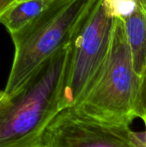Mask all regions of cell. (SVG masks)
Wrapping results in <instances>:
<instances>
[{
	"mask_svg": "<svg viewBox=\"0 0 146 147\" xmlns=\"http://www.w3.org/2000/svg\"><path fill=\"white\" fill-rule=\"evenodd\" d=\"M69 59L70 44L47 59L17 94H4L0 100V147L42 143L47 127L62 111Z\"/></svg>",
	"mask_w": 146,
	"mask_h": 147,
	"instance_id": "obj_1",
	"label": "cell"
},
{
	"mask_svg": "<svg viewBox=\"0 0 146 147\" xmlns=\"http://www.w3.org/2000/svg\"><path fill=\"white\" fill-rule=\"evenodd\" d=\"M97 0H54L39 16L10 34L14 59L4 88L5 95L17 94L40 66L68 46Z\"/></svg>",
	"mask_w": 146,
	"mask_h": 147,
	"instance_id": "obj_2",
	"label": "cell"
},
{
	"mask_svg": "<svg viewBox=\"0 0 146 147\" xmlns=\"http://www.w3.org/2000/svg\"><path fill=\"white\" fill-rule=\"evenodd\" d=\"M140 84L124 20L114 18L109 53L99 78L83 100L72 109L95 121L130 126L140 118Z\"/></svg>",
	"mask_w": 146,
	"mask_h": 147,
	"instance_id": "obj_3",
	"label": "cell"
},
{
	"mask_svg": "<svg viewBox=\"0 0 146 147\" xmlns=\"http://www.w3.org/2000/svg\"><path fill=\"white\" fill-rule=\"evenodd\" d=\"M114 18L97 0L70 43V59L61 109L78 105L96 84L107 60Z\"/></svg>",
	"mask_w": 146,
	"mask_h": 147,
	"instance_id": "obj_4",
	"label": "cell"
},
{
	"mask_svg": "<svg viewBox=\"0 0 146 147\" xmlns=\"http://www.w3.org/2000/svg\"><path fill=\"white\" fill-rule=\"evenodd\" d=\"M44 147H146L145 133L127 125L95 121L70 108L61 111L47 127Z\"/></svg>",
	"mask_w": 146,
	"mask_h": 147,
	"instance_id": "obj_5",
	"label": "cell"
},
{
	"mask_svg": "<svg viewBox=\"0 0 146 147\" xmlns=\"http://www.w3.org/2000/svg\"><path fill=\"white\" fill-rule=\"evenodd\" d=\"M132 16L124 20L135 71L141 77L146 67V0H135Z\"/></svg>",
	"mask_w": 146,
	"mask_h": 147,
	"instance_id": "obj_6",
	"label": "cell"
},
{
	"mask_svg": "<svg viewBox=\"0 0 146 147\" xmlns=\"http://www.w3.org/2000/svg\"><path fill=\"white\" fill-rule=\"evenodd\" d=\"M53 1L54 0L18 1L0 16V24L5 27L9 34L15 33L39 16Z\"/></svg>",
	"mask_w": 146,
	"mask_h": 147,
	"instance_id": "obj_7",
	"label": "cell"
},
{
	"mask_svg": "<svg viewBox=\"0 0 146 147\" xmlns=\"http://www.w3.org/2000/svg\"><path fill=\"white\" fill-rule=\"evenodd\" d=\"M107 13L112 18L127 19L135 10V0H103Z\"/></svg>",
	"mask_w": 146,
	"mask_h": 147,
	"instance_id": "obj_8",
	"label": "cell"
},
{
	"mask_svg": "<svg viewBox=\"0 0 146 147\" xmlns=\"http://www.w3.org/2000/svg\"><path fill=\"white\" fill-rule=\"evenodd\" d=\"M139 110H140V120L145 123L146 134V67L141 76L140 92H139Z\"/></svg>",
	"mask_w": 146,
	"mask_h": 147,
	"instance_id": "obj_9",
	"label": "cell"
},
{
	"mask_svg": "<svg viewBox=\"0 0 146 147\" xmlns=\"http://www.w3.org/2000/svg\"><path fill=\"white\" fill-rule=\"evenodd\" d=\"M19 0H0V16Z\"/></svg>",
	"mask_w": 146,
	"mask_h": 147,
	"instance_id": "obj_10",
	"label": "cell"
},
{
	"mask_svg": "<svg viewBox=\"0 0 146 147\" xmlns=\"http://www.w3.org/2000/svg\"><path fill=\"white\" fill-rule=\"evenodd\" d=\"M4 90H0V100L3 97V96H4Z\"/></svg>",
	"mask_w": 146,
	"mask_h": 147,
	"instance_id": "obj_11",
	"label": "cell"
},
{
	"mask_svg": "<svg viewBox=\"0 0 146 147\" xmlns=\"http://www.w3.org/2000/svg\"><path fill=\"white\" fill-rule=\"evenodd\" d=\"M33 147H44V146L42 145V143L41 144H39V145H37V146H33Z\"/></svg>",
	"mask_w": 146,
	"mask_h": 147,
	"instance_id": "obj_12",
	"label": "cell"
},
{
	"mask_svg": "<svg viewBox=\"0 0 146 147\" xmlns=\"http://www.w3.org/2000/svg\"><path fill=\"white\" fill-rule=\"evenodd\" d=\"M19 1H22V0H19Z\"/></svg>",
	"mask_w": 146,
	"mask_h": 147,
	"instance_id": "obj_13",
	"label": "cell"
}]
</instances>
